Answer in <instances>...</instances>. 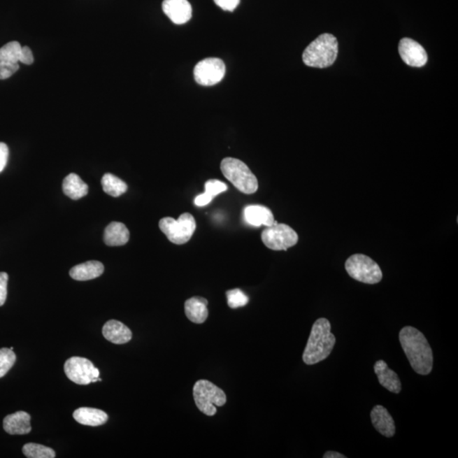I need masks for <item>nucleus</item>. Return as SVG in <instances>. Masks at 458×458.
Instances as JSON below:
<instances>
[{
	"instance_id": "nucleus-1",
	"label": "nucleus",
	"mask_w": 458,
	"mask_h": 458,
	"mask_svg": "<svg viewBox=\"0 0 458 458\" xmlns=\"http://www.w3.org/2000/svg\"><path fill=\"white\" fill-rule=\"evenodd\" d=\"M399 340L414 371L420 375H429L433 369L434 357L424 334L413 327L406 326L399 333Z\"/></svg>"
},
{
	"instance_id": "nucleus-2",
	"label": "nucleus",
	"mask_w": 458,
	"mask_h": 458,
	"mask_svg": "<svg viewBox=\"0 0 458 458\" xmlns=\"http://www.w3.org/2000/svg\"><path fill=\"white\" fill-rule=\"evenodd\" d=\"M336 343V336L331 333V324L322 317L314 322L306 344L303 362L306 365H314L328 358Z\"/></svg>"
},
{
	"instance_id": "nucleus-3",
	"label": "nucleus",
	"mask_w": 458,
	"mask_h": 458,
	"mask_svg": "<svg viewBox=\"0 0 458 458\" xmlns=\"http://www.w3.org/2000/svg\"><path fill=\"white\" fill-rule=\"evenodd\" d=\"M338 55V41L332 34H324L310 43L302 55L306 66L326 69L332 66Z\"/></svg>"
},
{
	"instance_id": "nucleus-4",
	"label": "nucleus",
	"mask_w": 458,
	"mask_h": 458,
	"mask_svg": "<svg viewBox=\"0 0 458 458\" xmlns=\"http://www.w3.org/2000/svg\"><path fill=\"white\" fill-rule=\"evenodd\" d=\"M221 171L235 188L245 194H252L258 189V180L248 166L238 159L224 158L221 162Z\"/></svg>"
},
{
	"instance_id": "nucleus-5",
	"label": "nucleus",
	"mask_w": 458,
	"mask_h": 458,
	"mask_svg": "<svg viewBox=\"0 0 458 458\" xmlns=\"http://www.w3.org/2000/svg\"><path fill=\"white\" fill-rule=\"evenodd\" d=\"M193 395L199 410L210 417L217 413L216 407H222L227 401L224 390L206 380H198L194 384Z\"/></svg>"
},
{
	"instance_id": "nucleus-6",
	"label": "nucleus",
	"mask_w": 458,
	"mask_h": 458,
	"mask_svg": "<svg viewBox=\"0 0 458 458\" xmlns=\"http://www.w3.org/2000/svg\"><path fill=\"white\" fill-rule=\"evenodd\" d=\"M345 266L350 277L364 284L376 285L383 278L380 266L365 255H352L345 262Z\"/></svg>"
},
{
	"instance_id": "nucleus-7",
	"label": "nucleus",
	"mask_w": 458,
	"mask_h": 458,
	"mask_svg": "<svg viewBox=\"0 0 458 458\" xmlns=\"http://www.w3.org/2000/svg\"><path fill=\"white\" fill-rule=\"evenodd\" d=\"M159 227L169 240L175 245H185L192 238L196 222L190 213L180 215L178 220L173 217H164L159 222Z\"/></svg>"
},
{
	"instance_id": "nucleus-8",
	"label": "nucleus",
	"mask_w": 458,
	"mask_h": 458,
	"mask_svg": "<svg viewBox=\"0 0 458 458\" xmlns=\"http://www.w3.org/2000/svg\"><path fill=\"white\" fill-rule=\"evenodd\" d=\"M262 241L270 250H287L297 244L299 236L289 225L275 221L272 226L266 227L262 231Z\"/></svg>"
},
{
	"instance_id": "nucleus-9",
	"label": "nucleus",
	"mask_w": 458,
	"mask_h": 458,
	"mask_svg": "<svg viewBox=\"0 0 458 458\" xmlns=\"http://www.w3.org/2000/svg\"><path fill=\"white\" fill-rule=\"evenodd\" d=\"M226 66L219 58H206L194 67V80L202 86H213L224 79Z\"/></svg>"
},
{
	"instance_id": "nucleus-10",
	"label": "nucleus",
	"mask_w": 458,
	"mask_h": 458,
	"mask_svg": "<svg viewBox=\"0 0 458 458\" xmlns=\"http://www.w3.org/2000/svg\"><path fill=\"white\" fill-rule=\"evenodd\" d=\"M95 366L86 358L73 357L65 362L64 370L67 378L74 383L87 385L94 380Z\"/></svg>"
},
{
	"instance_id": "nucleus-11",
	"label": "nucleus",
	"mask_w": 458,
	"mask_h": 458,
	"mask_svg": "<svg viewBox=\"0 0 458 458\" xmlns=\"http://www.w3.org/2000/svg\"><path fill=\"white\" fill-rule=\"evenodd\" d=\"M22 45L18 42H10L0 49V80L7 79L19 69L20 52Z\"/></svg>"
},
{
	"instance_id": "nucleus-12",
	"label": "nucleus",
	"mask_w": 458,
	"mask_h": 458,
	"mask_svg": "<svg viewBox=\"0 0 458 458\" xmlns=\"http://www.w3.org/2000/svg\"><path fill=\"white\" fill-rule=\"evenodd\" d=\"M399 53L402 61L413 67H422L428 62V55L424 47L411 38L401 39Z\"/></svg>"
},
{
	"instance_id": "nucleus-13",
	"label": "nucleus",
	"mask_w": 458,
	"mask_h": 458,
	"mask_svg": "<svg viewBox=\"0 0 458 458\" xmlns=\"http://www.w3.org/2000/svg\"><path fill=\"white\" fill-rule=\"evenodd\" d=\"M162 10L166 17L177 25L188 22L192 17V7L188 0H164Z\"/></svg>"
},
{
	"instance_id": "nucleus-14",
	"label": "nucleus",
	"mask_w": 458,
	"mask_h": 458,
	"mask_svg": "<svg viewBox=\"0 0 458 458\" xmlns=\"http://www.w3.org/2000/svg\"><path fill=\"white\" fill-rule=\"evenodd\" d=\"M372 424L380 435L387 438L393 437L396 434L395 421L390 415L388 410L383 406L377 405L372 409Z\"/></svg>"
},
{
	"instance_id": "nucleus-15",
	"label": "nucleus",
	"mask_w": 458,
	"mask_h": 458,
	"mask_svg": "<svg viewBox=\"0 0 458 458\" xmlns=\"http://www.w3.org/2000/svg\"><path fill=\"white\" fill-rule=\"evenodd\" d=\"M374 372L378 382L384 388L394 394H399L401 390L400 378L393 370L389 369L387 364L383 360H378L374 364Z\"/></svg>"
},
{
	"instance_id": "nucleus-16",
	"label": "nucleus",
	"mask_w": 458,
	"mask_h": 458,
	"mask_svg": "<svg viewBox=\"0 0 458 458\" xmlns=\"http://www.w3.org/2000/svg\"><path fill=\"white\" fill-rule=\"evenodd\" d=\"M31 416L25 412L10 414L3 421V429L10 435H27L31 431Z\"/></svg>"
},
{
	"instance_id": "nucleus-17",
	"label": "nucleus",
	"mask_w": 458,
	"mask_h": 458,
	"mask_svg": "<svg viewBox=\"0 0 458 458\" xmlns=\"http://www.w3.org/2000/svg\"><path fill=\"white\" fill-rule=\"evenodd\" d=\"M103 336L106 340L115 345L126 344L132 340L133 334L122 322L110 320L103 327Z\"/></svg>"
},
{
	"instance_id": "nucleus-18",
	"label": "nucleus",
	"mask_w": 458,
	"mask_h": 458,
	"mask_svg": "<svg viewBox=\"0 0 458 458\" xmlns=\"http://www.w3.org/2000/svg\"><path fill=\"white\" fill-rule=\"evenodd\" d=\"M244 218L247 224L255 227H269L275 222L272 210L260 205L246 206L244 210Z\"/></svg>"
},
{
	"instance_id": "nucleus-19",
	"label": "nucleus",
	"mask_w": 458,
	"mask_h": 458,
	"mask_svg": "<svg viewBox=\"0 0 458 458\" xmlns=\"http://www.w3.org/2000/svg\"><path fill=\"white\" fill-rule=\"evenodd\" d=\"M207 306H208V301L205 298L200 296L189 298L185 304L186 317L194 324H203L209 315Z\"/></svg>"
},
{
	"instance_id": "nucleus-20",
	"label": "nucleus",
	"mask_w": 458,
	"mask_h": 458,
	"mask_svg": "<svg viewBox=\"0 0 458 458\" xmlns=\"http://www.w3.org/2000/svg\"><path fill=\"white\" fill-rule=\"evenodd\" d=\"M73 417L78 423L83 425L97 427L105 424L108 420V415L102 410L90 408H81L76 410Z\"/></svg>"
},
{
	"instance_id": "nucleus-21",
	"label": "nucleus",
	"mask_w": 458,
	"mask_h": 458,
	"mask_svg": "<svg viewBox=\"0 0 458 458\" xmlns=\"http://www.w3.org/2000/svg\"><path fill=\"white\" fill-rule=\"evenodd\" d=\"M103 266L101 262L90 261L85 264L73 266L70 270V276L75 280L87 281L94 280L101 276L103 273Z\"/></svg>"
},
{
	"instance_id": "nucleus-22",
	"label": "nucleus",
	"mask_w": 458,
	"mask_h": 458,
	"mask_svg": "<svg viewBox=\"0 0 458 458\" xmlns=\"http://www.w3.org/2000/svg\"><path fill=\"white\" fill-rule=\"evenodd\" d=\"M130 233L122 222H113L107 226L103 234V241L109 246L124 245L129 242Z\"/></svg>"
},
{
	"instance_id": "nucleus-23",
	"label": "nucleus",
	"mask_w": 458,
	"mask_h": 458,
	"mask_svg": "<svg viewBox=\"0 0 458 458\" xmlns=\"http://www.w3.org/2000/svg\"><path fill=\"white\" fill-rule=\"evenodd\" d=\"M62 189L64 194L74 201L85 197L89 192V186L75 173H71L64 179Z\"/></svg>"
},
{
	"instance_id": "nucleus-24",
	"label": "nucleus",
	"mask_w": 458,
	"mask_h": 458,
	"mask_svg": "<svg viewBox=\"0 0 458 458\" xmlns=\"http://www.w3.org/2000/svg\"><path fill=\"white\" fill-rule=\"evenodd\" d=\"M227 189L228 187L224 183L217 179H210L205 183V193L199 194L194 199V204L200 207L208 205L217 194L224 192Z\"/></svg>"
},
{
	"instance_id": "nucleus-25",
	"label": "nucleus",
	"mask_w": 458,
	"mask_h": 458,
	"mask_svg": "<svg viewBox=\"0 0 458 458\" xmlns=\"http://www.w3.org/2000/svg\"><path fill=\"white\" fill-rule=\"evenodd\" d=\"M101 185L103 190L105 191L107 194H109L113 197L121 196V195L125 194L127 190L126 183L111 173L103 175Z\"/></svg>"
},
{
	"instance_id": "nucleus-26",
	"label": "nucleus",
	"mask_w": 458,
	"mask_h": 458,
	"mask_svg": "<svg viewBox=\"0 0 458 458\" xmlns=\"http://www.w3.org/2000/svg\"><path fill=\"white\" fill-rule=\"evenodd\" d=\"M24 455L29 458H54L55 452L53 449L45 445L29 443L22 448Z\"/></svg>"
},
{
	"instance_id": "nucleus-27",
	"label": "nucleus",
	"mask_w": 458,
	"mask_h": 458,
	"mask_svg": "<svg viewBox=\"0 0 458 458\" xmlns=\"http://www.w3.org/2000/svg\"><path fill=\"white\" fill-rule=\"evenodd\" d=\"M17 361L13 350L10 348L0 349V378L6 375Z\"/></svg>"
},
{
	"instance_id": "nucleus-28",
	"label": "nucleus",
	"mask_w": 458,
	"mask_h": 458,
	"mask_svg": "<svg viewBox=\"0 0 458 458\" xmlns=\"http://www.w3.org/2000/svg\"><path fill=\"white\" fill-rule=\"evenodd\" d=\"M228 305L230 308L236 309L248 304L249 297L240 289L229 290L226 293Z\"/></svg>"
},
{
	"instance_id": "nucleus-29",
	"label": "nucleus",
	"mask_w": 458,
	"mask_h": 458,
	"mask_svg": "<svg viewBox=\"0 0 458 458\" xmlns=\"http://www.w3.org/2000/svg\"><path fill=\"white\" fill-rule=\"evenodd\" d=\"M8 280H9V275L3 272L0 273V306L6 303Z\"/></svg>"
},
{
	"instance_id": "nucleus-30",
	"label": "nucleus",
	"mask_w": 458,
	"mask_h": 458,
	"mask_svg": "<svg viewBox=\"0 0 458 458\" xmlns=\"http://www.w3.org/2000/svg\"><path fill=\"white\" fill-rule=\"evenodd\" d=\"M20 62L25 64V65H31L34 62L33 52H31L29 47H22L21 52H20Z\"/></svg>"
},
{
	"instance_id": "nucleus-31",
	"label": "nucleus",
	"mask_w": 458,
	"mask_h": 458,
	"mask_svg": "<svg viewBox=\"0 0 458 458\" xmlns=\"http://www.w3.org/2000/svg\"><path fill=\"white\" fill-rule=\"evenodd\" d=\"M214 2L222 10L234 11L240 5L241 0H214Z\"/></svg>"
},
{
	"instance_id": "nucleus-32",
	"label": "nucleus",
	"mask_w": 458,
	"mask_h": 458,
	"mask_svg": "<svg viewBox=\"0 0 458 458\" xmlns=\"http://www.w3.org/2000/svg\"><path fill=\"white\" fill-rule=\"evenodd\" d=\"M9 159V148L5 143L0 142V173H2Z\"/></svg>"
},
{
	"instance_id": "nucleus-33",
	"label": "nucleus",
	"mask_w": 458,
	"mask_h": 458,
	"mask_svg": "<svg viewBox=\"0 0 458 458\" xmlns=\"http://www.w3.org/2000/svg\"><path fill=\"white\" fill-rule=\"evenodd\" d=\"M346 457L340 452L329 451L327 452L324 458H345Z\"/></svg>"
}]
</instances>
